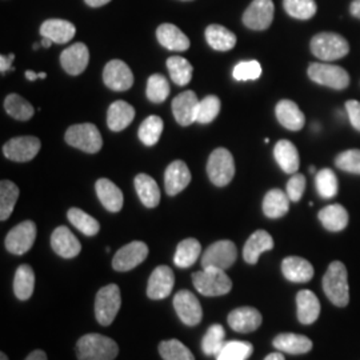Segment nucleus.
<instances>
[{
	"label": "nucleus",
	"instance_id": "46",
	"mask_svg": "<svg viewBox=\"0 0 360 360\" xmlns=\"http://www.w3.org/2000/svg\"><path fill=\"white\" fill-rule=\"evenodd\" d=\"M226 345V331L220 324H212L202 340V349L206 355H218Z\"/></svg>",
	"mask_w": 360,
	"mask_h": 360
},
{
	"label": "nucleus",
	"instance_id": "9",
	"mask_svg": "<svg viewBox=\"0 0 360 360\" xmlns=\"http://www.w3.org/2000/svg\"><path fill=\"white\" fill-rule=\"evenodd\" d=\"M238 250L231 240H219L210 245L202 257V267H215L220 270H227L236 262Z\"/></svg>",
	"mask_w": 360,
	"mask_h": 360
},
{
	"label": "nucleus",
	"instance_id": "14",
	"mask_svg": "<svg viewBox=\"0 0 360 360\" xmlns=\"http://www.w3.org/2000/svg\"><path fill=\"white\" fill-rule=\"evenodd\" d=\"M174 307L176 314L179 315L180 321L193 327L202 322L203 318V309L200 306V302L193 292L187 290H181L174 297Z\"/></svg>",
	"mask_w": 360,
	"mask_h": 360
},
{
	"label": "nucleus",
	"instance_id": "56",
	"mask_svg": "<svg viewBox=\"0 0 360 360\" xmlns=\"http://www.w3.org/2000/svg\"><path fill=\"white\" fill-rule=\"evenodd\" d=\"M27 77V80H30V82H35V80H38V79H46L47 77V74L46 72H34V71H26V74H25Z\"/></svg>",
	"mask_w": 360,
	"mask_h": 360
},
{
	"label": "nucleus",
	"instance_id": "27",
	"mask_svg": "<svg viewBox=\"0 0 360 360\" xmlns=\"http://www.w3.org/2000/svg\"><path fill=\"white\" fill-rule=\"evenodd\" d=\"M297 319L302 324H312L318 321L321 314V302L309 290H302L296 295Z\"/></svg>",
	"mask_w": 360,
	"mask_h": 360
},
{
	"label": "nucleus",
	"instance_id": "42",
	"mask_svg": "<svg viewBox=\"0 0 360 360\" xmlns=\"http://www.w3.org/2000/svg\"><path fill=\"white\" fill-rule=\"evenodd\" d=\"M163 129H165V124L159 116H148L147 119L143 120L139 131H138L141 142L144 146H155L156 143L159 142V139L163 134Z\"/></svg>",
	"mask_w": 360,
	"mask_h": 360
},
{
	"label": "nucleus",
	"instance_id": "15",
	"mask_svg": "<svg viewBox=\"0 0 360 360\" xmlns=\"http://www.w3.org/2000/svg\"><path fill=\"white\" fill-rule=\"evenodd\" d=\"M103 82L112 91H127L134 84V74L124 62L114 59L104 67Z\"/></svg>",
	"mask_w": 360,
	"mask_h": 360
},
{
	"label": "nucleus",
	"instance_id": "16",
	"mask_svg": "<svg viewBox=\"0 0 360 360\" xmlns=\"http://www.w3.org/2000/svg\"><path fill=\"white\" fill-rule=\"evenodd\" d=\"M199 102L196 94L191 90L183 91L172 101V112L180 126L187 127L196 123Z\"/></svg>",
	"mask_w": 360,
	"mask_h": 360
},
{
	"label": "nucleus",
	"instance_id": "18",
	"mask_svg": "<svg viewBox=\"0 0 360 360\" xmlns=\"http://www.w3.org/2000/svg\"><path fill=\"white\" fill-rule=\"evenodd\" d=\"M175 284L174 271L168 266H159L155 269L148 279L147 295L150 299L160 300L169 296Z\"/></svg>",
	"mask_w": 360,
	"mask_h": 360
},
{
	"label": "nucleus",
	"instance_id": "5",
	"mask_svg": "<svg viewBox=\"0 0 360 360\" xmlns=\"http://www.w3.org/2000/svg\"><path fill=\"white\" fill-rule=\"evenodd\" d=\"M65 142L87 154H96L103 147L102 134L92 123L71 126L65 131Z\"/></svg>",
	"mask_w": 360,
	"mask_h": 360
},
{
	"label": "nucleus",
	"instance_id": "63",
	"mask_svg": "<svg viewBox=\"0 0 360 360\" xmlns=\"http://www.w3.org/2000/svg\"><path fill=\"white\" fill-rule=\"evenodd\" d=\"M309 172H312V174H314V172H315V168H314V167L309 168Z\"/></svg>",
	"mask_w": 360,
	"mask_h": 360
},
{
	"label": "nucleus",
	"instance_id": "47",
	"mask_svg": "<svg viewBox=\"0 0 360 360\" xmlns=\"http://www.w3.org/2000/svg\"><path fill=\"white\" fill-rule=\"evenodd\" d=\"M159 354L165 360H195L193 352L178 339L162 342L159 345Z\"/></svg>",
	"mask_w": 360,
	"mask_h": 360
},
{
	"label": "nucleus",
	"instance_id": "2",
	"mask_svg": "<svg viewBox=\"0 0 360 360\" xmlns=\"http://www.w3.org/2000/svg\"><path fill=\"white\" fill-rule=\"evenodd\" d=\"M119 354V347L111 338L101 334L82 336L77 343L79 360H114Z\"/></svg>",
	"mask_w": 360,
	"mask_h": 360
},
{
	"label": "nucleus",
	"instance_id": "51",
	"mask_svg": "<svg viewBox=\"0 0 360 360\" xmlns=\"http://www.w3.org/2000/svg\"><path fill=\"white\" fill-rule=\"evenodd\" d=\"M335 165L346 172L360 175V150H348L338 155Z\"/></svg>",
	"mask_w": 360,
	"mask_h": 360
},
{
	"label": "nucleus",
	"instance_id": "4",
	"mask_svg": "<svg viewBox=\"0 0 360 360\" xmlns=\"http://www.w3.org/2000/svg\"><path fill=\"white\" fill-rule=\"evenodd\" d=\"M311 52L321 60L334 62L349 52L347 40L339 34L321 32L311 40Z\"/></svg>",
	"mask_w": 360,
	"mask_h": 360
},
{
	"label": "nucleus",
	"instance_id": "35",
	"mask_svg": "<svg viewBox=\"0 0 360 360\" xmlns=\"http://www.w3.org/2000/svg\"><path fill=\"white\" fill-rule=\"evenodd\" d=\"M135 190L144 206L155 208L160 202V190L158 183L147 174H139L135 178Z\"/></svg>",
	"mask_w": 360,
	"mask_h": 360
},
{
	"label": "nucleus",
	"instance_id": "8",
	"mask_svg": "<svg viewBox=\"0 0 360 360\" xmlns=\"http://www.w3.org/2000/svg\"><path fill=\"white\" fill-rule=\"evenodd\" d=\"M309 77L312 82L333 90H345L349 86V75L343 67L328 63H311Z\"/></svg>",
	"mask_w": 360,
	"mask_h": 360
},
{
	"label": "nucleus",
	"instance_id": "28",
	"mask_svg": "<svg viewBox=\"0 0 360 360\" xmlns=\"http://www.w3.org/2000/svg\"><path fill=\"white\" fill-rule=\"evenodd\" d=\"M274 239L270 233L264 230L254 232L243 248V257L248 264H257L259 257L274 248Z\"/></svg>",
	"mask_w": 360,
	"mask_h": 360
},
{
	"label": "nucleus",
	"instance_id": "33",
	"mask_svg": "<svg viewBox=\"0 0 360 360\" xmlns=\"http://www.w3.org/2000/svg\"><path fill=\"white\" fill-rule=\"evenodd\" d=\"M290 198L287 193L279 188H274L266 193L263 199V212L267 218H283L290 210Z\"/></svg>",
	"mask_w": 360,
	"mask_h": 360
},
{
	"label": "nucleus",
	"instance_id": "6",
	"mask_svg": "<svg viewBox=\"0 0 360 360\" xmlns=\"http://www.w3.org/2000/svg\"><path fill=\"white\" fill-rule=\"evenodd\" d=\"M208 178L217 187H226L235 175V162L231 153L226 148H217L207 162Z\"/></svg>",
	"mask_w": 360,
	"mask_h": 360
},
{
	"label": "nucleus",
	"instance_id": "40",
	"mask_svg": "<svg viewBox=\"0 0 360 360\" xmlns=\"http://www.w3.org/2000/svg\"><path fill=\"white\" fill-rule=\"evenodd\" d=\"M19 198L18 186L10 180L0 183V220L4 221L11 217L15 205Z\"/></svg>",
	"mask_w": 360,
	"mask_h": 360
},
{
	"label": "nucleus",
	"instance_id": "52",
	"mask_svg": "<svg viewBox=\"0 0 360 360\" xmlns=\"http://www.w3.org/2000/svg\"><path fill=\"white\" fill-rule=\"evenodd\" d=\"M306 176L302 174H294L291 176V179L288 180L287 187H285V193L288 195L291 202H299L303 196V193L306 191Z\"/></svg>",
	"mask_w": 360,
	"mask_h": 360
},
{
	"label": "nucleus",
	"instance_id": "55",
	"mask_svg": "<svg viewBox=\"0 0 360 360\" xmlns=\"http://www.w3.org/2000/svg\"><path fill=\"white\" fill-rule=\"evenodd\" d=\"M26 360H47V355L41 349H35L27 356Z\"/></svg>",
	"mask_w": 360,
	"mask_h": 360
},
{
	"label": "nucleus",
	"instance_id": "10",
	"mask_svg": "<svg viewBox=\"0 0 360 360\" xmlns=\"http://www.w3.org/2000/svg\"><path fill=\"white\" fill-rule=\"evenodd\" d=\"M37 239V224L32 220L19 223L7 233L4 245L13 255H23L28 252Z\"/></svg>",
	"mask_w": 360,
	"mask_h": 360
},
{
	"label": "nucleus",
	"instance_id": "49",
	"mask_svg": "<svg viewBox=\"0 0 360 360\" xmlns=\"http://www.w3.org/2000/svg\"><path fill=\"white\" fill-rule=\"evenodd\" d=\"M220 107H221V104H220V99H219L218 96L208 95L205 99H202L199 102L196 122L200 123V124L211 123L219 115Z\"/></svg>",
	"mask_w": 360,
	"mask_h": 360
},
{
	"label": "nucleus",
	"instance_id": "54",
	"mask_svg": "<svg viewBox=\"0 0 360 360\" xmlns=\"http://www.w3.org/2000/svg\"><path fill=\"white\" fill-rule=\"evenodd\" d=\"M13 59H15V55H13V53H10V55H7V56H4V55L0 56V71H1V74H4V72H7V71L11 70Z\"/></svg>",
	"mask_w": 360,
	"mask_h": 360
},
{
	"label": "nucleus",
	"instance_id": "43",
	"mask_svg": "<svg viewBox=\"0 0 360 360\" xmlns=\"http://www.w3.org/2000/svg\"><path fill=\"white\" fill-rule=\"evenodd\" d=\"M315 186L319 196L323 199H333L339 193V181L334 171L323 168L315 175Z\"/></svg>",
	"mask_w": 360,
	"mask_h": 360
},
{
	"label": "nucleus",
	"instance_id": "29",
	"mask_svg": "<svg viewBox=\"0 0 360 360\" xmlns=\"http://www.w3.org/2000/svg\"><path fill=\"white\" fill-rule=\"evenodd\" d=\"M135 117V108L124 101H116L107 112V126L114 132L127 129Z\"/></svg>",
	"mask_w": 360,
	"mask_h": 360
},
{
	"label": "nucleus",
	"instance_id": "17",
	"mask_svg": "<svg viewBox=\"0 0 360 360\" xmlns=\"http://www.w3.org/2000/svg\"><path fill=\"white\" fill-rule=\"evenodd\" d=\"M90 62V52L84 43H75L65 49L60 55V65L67 74L80 75L84 72Z\"/></svg>",
	"mask_w": 360,
	"mask_h": 360
},
{
	"label": "nucleus",
	"instance_id": "44",
	"mask_svg": "<svg viewBox=\"0 0 360 360\" xmlns=\"http://www.w3.org/2000/svg\"><path fill=\"white\" fill-rule=\"evenodd\" d=\"M254 352V346L248 342L230 340L219 351L217 360H247Z\"/></svg>",
	"mask_w": 360,
	"mask_h": 360
},
{
	"label": "nucleus",
	"instance_id": "37",
	"mask_svg": "<svg viewBox=\"0 0 360 360\" xmlns=\"http://www.w3.org/2000/svg\"><path fill=\"white\" fill-rule=\"evenodd\" d=\"M200 252H202V247L196 239L193 238L184 239L176 247L174 262L180 269H188L195 264L198 257H200Z\"/></svg>",
	"mask_w": 360,
	"mask_h": 360
},
{
	"label": "nucleus",
	"instance_id": "31",
	"mask_svg": "<svg viewBox=\"0 0 360 360\" xmlns=\"http://www.w3.org/2000/svg\"><path fill=\"white\" fill-rule=\"evenodd\" d=\"M318 218L322 221L323 227L331 232L343 231L348 224L347 210L342 205H330L324 207L319 214Z\"/></svg>",
	"mask_w": 360,
	"mask_h": 360
},
{
	"label": "nucleus",
	"instance_id": "21",
	"mask_svg": "<svg viewBox=\"0 0 360 360\" xmlns=\"http://www.w3.org/2000/svg\"><path fill=\"white\" fill-rule=\"evenodd\" d=\"M191 181V172L187 165L181 160H175L165 172V187L169 196L181 193Z\"/></svg>",
	"mask_w": 360,
	"mask_h": 360
},
{
	"label": "nucleus",
	"instance_id": "45",
	"mask_svg": "<svg viewBox=\"0 0 360 360\" xmlns=\"http://www.w3.org/2000/svg\"><path fill=\"white\" fill-rule=\"evenodd\" d=\"M283 7L291 18L299 20L311 19L318 11L315 0H283Z\"/></svg>",
	"mask_w": 360,
	"mask_h": 360
},
{
	"label": "nucleus",
	"instance_id": "38",
	"mask_svg": "<svg viewBox=\"0 0 360 360\" xmlns=\"http://www.w3.org/2000/svg\"><path fill=\"white\" fill-rule=\"evenodd\" d=\"M169 77L176 86H187L193 79V68L191 63L181 56H171L167 59Z\"/></svg>",
	"mask_w": 360,
	"mask_h": 360
},
{
	"label": "nucleus",
	"instance_id": "3",
	"mask_svg": "<svg viewBox=\"0 0 360 360\" xmlns=\"http://www.w3.org/2000/svg\"><path fill=\"white\" fill-rule=\"evenodd\" d=\"M193 282L198 292L205 296H221L232 290L231 279L224 270L208 267L193 274Z\"/></svg>",
	"mask_w": 360,
	"mask_h": 360
},
{
	"label": "nucleus",
	"instance_id": "58",
	"mask_svg": "<svg viewBox=\"0 0 360 360\" xmlns=\"http://www.w3.org/2000/svg\"><path fill=\"white\" fill-rule=\"evenodd\" d=\"M86 1V4L87 6H90V7H102V6H105V4H108L111 0H84Z\"/></svg>",
	"mask_w": 360,
	"mask_h": 360
},
{
	"label": "nucleus",
	"instance_id": "24",
	"mask_svg": "<svg viewBox=\"0 0 360 360\" xmlns=\"http://www.w3.org/2000/svg\"><path fill=\"white\" fill-rule=\"evenodd\" d=\"M275 115L284 129L290 131H299L304 127V123H306L304 114L300 111L297 104L292 101L284 99L276 104Z\"/></svg>",
	"mask_w": 360,
	"mask_h": 360
},
{
	"label": "nucleus",
	"instance_id": "36",
	"mask_svg": "<svg viewBox=\"0 0 360 360\" xmlns=\"http://www.w3.org/2000/svg\"><path fill=\"white\" fill-rule=\"evenodd\" d=\"M35 288V274L28 264H22L15 272L13 292L19 300H28Z\"/></svg>",
	"mask_w": 360,
	"mask_h": 360
},
{
	"label": "nucleus",
	"instance_id": "7",
	"mask_svg": "<svg viewBox=\"0 0 360 360\" xmlns=\"http://www.w3.org/2000/svg\"><path fill=\"white\" fill-rule=\"evenodd\" d=\"M122 306L120 290L116 284H108L99 290L95 299V316L102 326H110L115 321Z\"/></svg>",
	"mask_w": 360,
	"mask_h": 360
},
{
	"label": "nucleus",
	"instance_id": "32",
	"mask_svg": "<svg viewBox=\"0 0 360 360\" xmlns=\"http://www.w3.org/2000/svg\"><path fill=\"white\" fill-rule=\"evenodd\" d=\"M276 349L291 355L307 354L312 349V342L307 336L297 334H281L274 339Z\"/></svg>",
	"mask_w": 360,
	"mask_h": 360
},
{
	"label": "nucleus",
	"instance_id": "60",
	"mask_svg": "<svg viewBox=\"0 0 360 360\" xmlns=\"http://www.w3.org/2000/svg\"><path fill=\"white\" fill-rule=\"evenodd\" d=\"M52 43H53V41H52L51 39L49 38H43L41 39V41H40V44H41L44 49H50L52 46Z\"/></svg>",
	"mask_w": 360,
	"mask_h": 360
},
{
	"label": "nucleus",
	"instance_id": "59",
	"mask_svg": "<svg viewBox=\"0 0 360 360\" xmlns=\"http://www.w3.org/2000/svg\"><path fill=\"white\" fill-rule=\"evenodd\" d=\"M264 360H285L284 359L283 354L282 352H272L270 355L266 356Z\"/></svg>",
	"mask_w": 360,
	"mask_h": 360
},
{
	"label": "nucleus",
	"instance_id": "19",
	"mask_svg": "<svg viewBox=\"0 0 360 360\" xmlns=\"http://www.w3.org/2000/svg\"><path fill=\"white\" fill-rule=\"evenodd\" d=\"M227 322L233 331L248 334L257 331L263 322V318L262 314L254 307H239L230 312Z\"/></svg>",
	"mask_w": 360,
	"mask_h": 360
},
{
	"label": "nucleus",
	"instance_id": "1",
	"mask_svg": "<svg viewBox=\"0 0 360 360\" xmlns=\"http://www.w3.org/2000/svg\"><path fill=\"white\" fill-rule=\"evenodd\" d=\"M323 290L330 302L336 307H346L349 303V287L346 266L333 262L323 276Z\"/></svg>",
	"mask_w": 360,
	"mask_h": 360
},
{
	"label": "nucleus",
	"instance_id": "41",
	"mask_svg": "<svg viewBox=\"0 0 360 360\" xmlns=\"http://www.w3.org/2000/svg\"><path fill=\"white\" fill-rule=\"evenodd\" d=\"M67 218L74 227H77L79 231L83 232L87 236H94L101 230L99 221L80 208H70L67 212Z\"/></svg>",
	"mask_w": 360,
	"mask_h": 360
},
{
	"label": "nucleus",
	"instance_id": "57",
	"mask_svg": "<svg viewBox=\"0 0 360 360\" xmlns=\"http://www.w3.org/2000/svg\"><path fill=\"white\" fill-rule=\"evenodd\" d=\"M349 13L352 16L360 19V0H354L349 6Z\"/></svg>",
	"mask_w": 360,
	"mask_h": 360
},
{
	"label": "nucleus",
	"instance_id": "23",
	"mask_svg": "<svg viewBox=\"0 0 360 360\" xmlns=\"http://www.w3.org/2000/svg\"><path fill=\"white\" fill-rule=\"evenodd\" d=\"M282 272L290 282L307 283L314 276V267L303 257H288L282 262Z\"/></svg>",
	"mask_w": 360,
	"mask_h": 360
},
{
	"label": "nucleus",
	"instance_id": "13",
	"mask_svg": "<svg viewBox=\"0 0 360 360\" xmlns=\"http://www.w3.org/2000/svg\"><path fill=\"white\" fill-rule=\"evenodd\" d=\"M40 150V141L35 136H18L3 146V154L13 160L25 163L32 160Z\"/></svg>",
	"mask_w": 360,
	"mask_h": 360
},
{
	"label": "nucleus",
	"instance_id": "30",
	"mask_svg": "<svg viewBox=\"0 0 360 360\" xmlns=\"http://www.w3.org/2000/svg\"><path fill=\"white\" fill-rule=\"evenodd\" d=\"M274 158L285 174L294 175L297 172L300 165L299 153L296 150L295 144H292L290 141H279L275 144Z\"/></svg>",
	"mask_w": 360,
	"mask_h": 360
},
{
	"label": "nucleus",
	"instance_id": "26",
	"mask_svg": "<svg viewBox=\"0 0 360 360\" xmlns=\"http://www.w3.org/2000/svg\"><path fill=\"white\" fill-rule=\"evenodd\" d=\"M95 190L101 203L107 211L119 212L123 208V203H124L123 193L111 180L104 179V178L98 180L95 184Z\"/></svg>",
	"mask_w": 360,
	"mask_h": 360
},
{
	"label": "nucleus",
	"instance_id": "20",
	"mask_svg": "<svg viewBox=\"0 0 360 360\" xmlns=\"http://www.w3.org/2000/svg\"><path fill=\"white\" fill-rule=\"evenodd\" d=\"M51 247L55 254L65 259L77 257L82 251V245L77 240V236L65 226H60L53 230L51 235Z\"/></svg>",
	"mask_w": 360,
	"mask_h": 360
},
{
	"label": "nucleus",
	"instance_id": "48",
	"mask_svg": "<svg viewBox=\"0 0 360 360\" xmlns=\"http://www.w3.org/2000/svg\"><path fill=\"white\" fill-rule=\"evenodd\" d=\"M146 95H147V99L153 103L165 102L169 95V84L167 79L160 74L151 75L147 82Z\"/></svg>",
	"mask_w": 360,
	"mask_h": 360
},
{
	"label": "nucleus",
	"instance_id": "61",
	"mask_svg": "<svg viewBox=\"0 0 360 360\" xmlns=\"http://www.w3.org/2000/svg\"><path fill=\"white\" fill-rule=\"evenodd\" d=\"M0 360H8V356H7L4 352H1V354H0Z\"/></svg>",
	"mask_w": 360,
	"mask_h": 360
},
{
	"label": "nucleus",
	"instance_id": "12",
	"mask_svg": "<svg viewBox=\"0 0 360 360\" xmlns=\"http://www.w3.org/2000/svg\"><path fill=\"white\" fill-rule=\"evenodd\" d=\"M148 255V247L146 243L134 240L129 245L122 247L112 259V267L119 272L132 270L142 264Z\"/></svg>",
	"mask_w": 360,
	"mask_h": 360
},
{
	"label": "nucleus",
	"instance_id": "62",
	"mask_svg": "<svg viewBox=\"0 0 360 360\" xmlns=\"http://www.w3.org/2000/svg\"><path fill=\"white\" fill-rule=\"evenodd\" d=\"M39 46H41V44H40V43H35V44H34V50H38Z\"/></svg>",
	"mask_w": 360,
	"mask_h": 360
},
{
	"label": "nucleus",
	"instance_id": "22",
	"mask_svg": "<svg viewBox=\"0 0 360 360\" xmlns=\"http://www.w3.org/2000/svg\"><path fill=\"white\" fill-rule=\"evenodd\" d=\"M158 41L169 51H187L190 49V39L179 27L171 23L160 25L156 30Z\"/></svg>",
	"mask_w": 360,
	"mask_h": 360
},
{
	"label": "nucleus",
	"instance_id": "34",
	"mask_svg": "<svg viewBox=\"0 0 360 360\" xmlns=\"http://www.w3.org/2000/svg\"><path fill=\"white\" fill-rule=\"evenodd\" d=\"M206 40L215 51H230L236 44V35L224 26L211 25L206 28Z\"/></svg>",
	"mask_w": 360,
	"mask_h": 360
},
{
	"label": "nucleus",
	"instance_id": "39",
	"mask_svg": "<svg viewBox=\"0 0 360 360\" xmlns=\"http://www.w3.org/2000/svg\"><path fill=\"white\" fill-rule=\"evenodd\" d=\"M4 108L8 115L16 120H20V122L30 120L35 114L32 104L27 102L25 98H22L20 95H16V94H10L4 99Z\"/></svg>",
	"mask_w": 360,
	"mask_h": 360
},
{
	"label": "nucleus",
	"instance_id": "64",
	"mask_svg": "<svg viewBox=\"0 0 360 360\" xmlns=\"http://www.w3.org/2000/svg\"><path fill=\"white\" fill-rule=\"evenodd\" d=\"M180 1H191V0H180Z\"/></svg>",
	"mask_w": 360,
	"mask_h": 360
},
{
	"label": "nucleus",
	"instance_id": "50",
	"mask_svg": "<svg viewBox=\"0 0 360 360\" xmlns=\"http://www.w3.org/2000/svg\"><path fill=\"white\" fill-rule=\"evenodd\" d=\"M262 75V65L257 60H247L235 65L232 77L238 82L257 80Z\"/></svg>",
	"mask_w": 360,
	"mask_h": 360
},
{
	"label": "nucleus",
	"instance_id": "25",
	"mask_svg": "<svg viewBox=\"0 0 360 360\" xmlns=\"http://www.w3.org/2000/svg\"><path fill=\"white\" fill-rule=\"evenodd\" d=\"M77 34V28L63 19H49L40 26V35L51 39L56 44H65L72 40Z\"/></svg>",
	"mask_w": 360,
	"mask_h": 360
},
{
	"label": "nucleus",
	"instance_id": "11",
	"mask_svg": "<svg viewBox=\"0 0 360 360\" xmlns=\"http://www.w3.org/2000/svg\"><path fill=\"white\" fill-rule=\"evenodd\" d=\"M275 6L272 0H254L243 13V23L254 31H264L272 25Z\"/></svg>",
	"mask_w": 360,
	"mask_h": 360
},
{
	"label": "nucleus",
	"instance_id": "53",
	"mask_svg": "<svg viewBox=\"0 0 360 360\" xmlns=\"http://www.w3.org/2000/svg\"><path fill=\"white\" fill-rule=\"evenodd\" d=\"M346 111L348 119L352 127L360 132V102L358 101H347L346 102Z\"/></svg>",
	"mask_w": 360,
	"mask_h": 360
}]
</instances>
